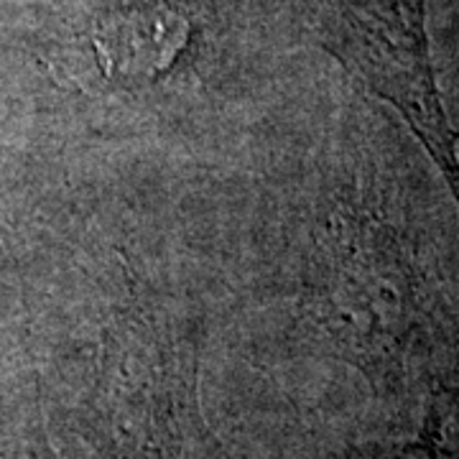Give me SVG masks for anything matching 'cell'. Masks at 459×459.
<instances>
[{"label": "cell", "instance_id": "cell-2", "mask_svg": "<svg viewBox=\"0 0 459 459\" xmlns=\"http://www.w3.org/2000/svg\"><path fill=\"white\" fill-rule=\"evenodd\" d=\"M411 449L421 459H459V388L431 394L421 439Z\"/></svg>", "mask_w": 459, "mask_h": 459}, {"label": "cell", "instance_id": "cell-1", "mask_svg": "<svg viewBox=\"0 0 459 459\" xmlns=\"http://www.w3.org/2000/svg\"><path fill=\"white\" fill-rule=\"evenodd\" d=\"M171 16H131L115 23L110 31H105L102 49L105 56L115 62L120 54H126L117 66L126 72H159L166 69L171 56L177 54L184 39H171L174 21Z\"/></svg>", "mask_w": 459, "mask_h": 459}]
</instances>
